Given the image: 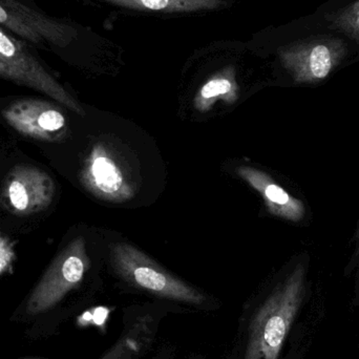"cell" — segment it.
<instances>
[{
  "instance_id": "5b68a950",
  "label": "cell",
  "mask_w": 359,
  "mask_h": 359,
  "mask_svg": "<svg viewBox=\"0 0 359 359\" xmlns=\"http://www.w3.org/2000/svg\"><path fill=\"white\" fill-rule=\"evenodd\" d=\"M8 126L23 136L37 140L58 141L67 134V118L54 103L21 99L2 111Z\"/></svg>"
},
{
  "instance_id": "3957f363",
  "label": "cell",
  "mask_w": 359,
  "mask_h": 359,
  "mask_svg": "<svg viewBox=\"0 0 359 359\" xmlns=\"http://www.w3.org/2000/svg\"><path fill=\"white\" fill-rule=\"evenodd\" d=\"M349 39L344 35L320 34L282 53L283 65L297 83H316L328 78L347 54ZM352 43V42H351Z\"/></svg>"
},
{
  "instance_id": "52a82bcc",
  "label": "cell",
  "mask_w": 359,
  "mask_h": 359,
  "mask_svg": "<svg viewBox=\"0 0 359 359\" xmlns=\"http://www.w3.org/2000/svg\"><path fill=\"white\" fill-rule=\"evenodd\" d=\"M55 184L43 170L34 166H16L6 177L4 198L8 208L19 215H29L50 206Z\"/></svg>"
},
{
  "instance_id": "8992f818",
  "label": "cell",
  "mask_w": 359,
  "mask_h": 359,
  "mask_svg": "<svg viewBox=\"0 0 359 359\" xmlns=\"http://www.w3.org/2000/svg\"><path fill=\"white\" fill-rule=\"evenodd\" d=\"M0 58L25 76L27 86L52 97L75 113L84 115L79 103L46 71L39 61L27 50L25 43L14 39L2 27H0Z\"/></svg>"
},
{
  "instance_id": "6da1fadb",
  "label": "cell",
  "mask_w": 359,
  "mask_h": 359,
  "mask_svg": "<svg viewBox=\"0 0 359 359\" xmlns=\"http://www.w3.org/2000/svg\"><path fill=\"white\" fill-rule=\"evenodd\" d=\"M305 280V266L299 264L259 308L249 327L243 359L280 358L285 339L303 303Z\"/></svg>"
},
{
  "instance_id": "2e32d148",
  "label": "cell",
  "mask_w": 359,
  "mask_h": 359,
  "mask_svg": "<svg viewBox=\"0 0 359 359\" xmlns=\"http://www.w3.org/2000/svg\"><path fill=\"white\" fill-rule=\"evenodd\" d=\"M356 242H358V244H356V251H358V253H359V225H358V233H356Z\"/></svg>"
},
{
  "instance_id": "5bb4252c",
  "label": "cell",
  "mask_w": 359,
  "mask_h": 359,
  "mask_svg": "<svg viewBox=\"0 0 359 359\" xmlns=\"http://www.w3.org/2000/svg\"><path fill=\"white\" fill-rule=\"evenodd\" d=\"M14 261V244L8 236L0 232V276L11 269Z\"/></svg>"
},
{
  "instance_id": "30bf717a",
  "label": "cell",
  "mask_w": 359,
  "mask_h": 359,
  "mask_svg": "<svg viewBox=\"0 0 359 359\" xmlns=\"http://www.w3.org/2000/svg\"><path fill=\"white\" fill-rule=\"evenodd\" d=\"M238 98V86L232 69H227L213 76L203 84L194 98V107L201 113H206L212 109L217 101H225L233 104Z\"/></svg>"
},
{
  "instance_id": "7a4b0ae2",
  "label": "cell",
  "mask_w": 359,
  "mask_h": 359,
  "mask_svg": "<svg viewBox=\"0 0 359 359\" xmlns=\"http://www.w3.org/2000/svg\"><path fill=\"white\" fill-rule=\"evenodd\" d=\"M116 270L128 284L164 299L202 305L205 297L183 280L160 267L142 251L126 243L111 246Z\"/></svg>"
},
{
  "instance_id": "9c48e42d",
  "label": "cell",
  "mask_w": 359,
  "mask_h": 359,
  "mask_svg": "<svg viewBox=\"0 0 359 359\" xmlns=\"http://www.w3.org/2000/svg\"><path fill=\"white\" fill-rule=\"evenodd\" d=\"M236 174L261 194L268 211L271 215L295 223L301 222L305 217L306 208L304 203L291 196L269 175L257 168L246 165L240 166L236 170Z\"/></svg>"
},
{
  "instance_id": "ba28073f",
  "label": "cell",
  "mask_w": 359,
  "mask_h": 359,
  "mask_svg": "<svg viewBox=\"0 0 359 359\" xmlns=\"http://www.w3.org/2000/svg\"><path fill=\"white\" fill-rule=\"evenodd\" d=\"M88 266L90 259L86 252V241L80 236L55 259L36 290L34 301L46 303V305L58 301L81 283Z\"/></svg>"
},
{
  "instance_id": "8fae6325",
  "label": "cell",
  "mask_w": 359,
  "mask_h": 359,
  "mask_svg": "<svg viewBox=\"0 0 359 359\" xmlns=\"http://www.w3.org/2000/svg\"><path fill=\"white\" fill-rule=\"evenodd\" d=\"M13 8L27 21L43 42L52 46H62L67 44L71 36V29L67 25H62L55 19L50 18L34 8L25 6L18 0H8Z\"/></svg>"
},
{
  "instance_id": "277c9868",
  "label": "cell",
  "mask_w": 359,
  "mask_h": 359,
  "mask_svg": "<svg viewBox=\"0 0 359 359\" xmlns=\"http://www.w3.org/2000/svg\"><path fill=\"white\" fill-rule=\"evenodd\" d=\"M81 182L90 194L107 202H126L135 194L126 168L104 142H97L90 149L82 168Z\"/></svg>"
},
{
  "instance_id": "4fadbf2b",
  "label": "cell",
  "mask_w": 359,
  "mask_h": 359,
  "mask_svg": "<svg viewBox=\"0 0 359 359\" xmlns=\"http://www.w3.org/2000/svg\"><path fill=\"white\" fill-rule=\"evenodd\" d=\"M329 27L345 35L359 46V0H339L327 13Z\"/></svg>"
},
{
  "instance_id": "7c38bea8",
  "label": "cell",
  "mask_w": 359,
  "mask_h": 359,
  "mask_svg": "<svg viewBox=\"0 0 359 359\" xmlns=\"http://www.w3.org/2000/svg\"><path fill=\"white\" fill-rule=\"evenodd\" d=\"M124 8L163 12H190L215 8L221 0H104Z\"/></svg>"
},
{
  "instance_id": "9a60e30c",
  "label": "cell",
  "mask_w": 359,
  "mask_h": 359,
  "mask_svg": "<svg viewBox=\"0 0 359 359\" xmlns=\"http://www.w3.org/2000/svg\"><path fill=\"white\" fill-rule=\"evenodd\" d=\"M0 77L4 78V79L11 80V81L16 82V83L23 84V86H27V81L25 79V76L17 71L14 67H11L8 63L6 61L2 60L0 58Z\"/></svg>"
}]
</instances>
